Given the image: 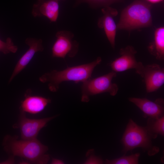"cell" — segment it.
<instances>
[{
  "mask_svg": "<svg viewBox=\"0 0 164 164\" xmlns=\"http://www.w3.org/2000/svg\"><path fill=\"white\" fill-rule=\"evenodd\" d=\"M4 149L12 155L23 158L29 163H47L50 157L46 154L47 146L42 144L36 138L31 140H18L16 136L7 135L3 141Z\"/></svg>",
  "mask_w": 164,
  "mask_h": 164,
  "instance_id": "1",
  "label": "cell"
},
{
  "mask_svg": "<svg viewBox=\"0 0 164 164\" xmlns=\"http://www.w3.org/2000/svg\"><path fill=\"white\" fill-rule=\"evenodd\" d=\"M101 61V57H98L90 63L68 67L62 70H53L42 75L39 80L42 83H48V88L50 91L56 92L63 82L72 81L77 84L83 83L91 78L94 69Z\"/></svg>",
  "mask_w": 164,
  "mask_h": 164,
  "instance_id": "2",
  "label": "cell"
},
{
  "mask_svg": "<svg viewBox=\"0 0 164 164\" xmlns=\"http://www.w3.org/2000/svg\"><path fill=\"white\" fill-rule=\"evenodd\" d=\"M152 24L150 5L135 1L121 12L117 29L131 30L149 27Z\"/></svg>",
  "mask_w": 164,
  "mask_h": 164,
  "instance_id": "3",
  "label": "cell"
},
{
  "mask_svg": "<svg viewBox=\"0 0 164 164\" xmlns=\"http://www.w3.org/2000/svg\"><path fill=\"white\" fill-rule=\"evenodd\" d=\"M152 138L146 127L140 126L130 119L121 140L123 151L125 154L128 151L141 147L149 155H154L159 152V149L152 145Z\"/></svg>",
  "mask_w": 164,
  "mask_h": 164,
  "instance_id": "4",
  "label": "cell"
},
{
  "mask_svg": "<svg viewBox=\"0 0 164 164\" xmlns=\"http://www.w3.org/2000/svg\"><path fill=\"white\" fill-rule=\"evenodd\" d=\"M116 76L117 73L112 71L98 77L91 78L83 82L81 89V101L88 102L91 96L104 93L115 96L118 87L116 84L112 82V80Z\"/></svg>",
  "mask_w": 164,
  "mask_h": 164,
  "instance_id": "5",
  "label": "cell"
},
{
  "mask_svg": "<svg viewBox=\"0 0 164 164\" xmlns=\"http://www.w3.org/2000/svg\"><path fill=\"white\" fill-rule=\"evenodd\" d=\"M137 51L132 46H128L120 49V57L110 64L112 71L116 73L134 69L136 73L142 76L145 66L141 62L137 61L135 54Z\"/></svg>",
  "mask_w": 164,
  "mask_h": 164,
  "instance_id": "6",
  "label": "cell"
},
{
  "mask_svg": "<svg viewBox=\"0 0 164 164\" xmlns=\"http://www.w3.org/2000/svg\"><path fill=\"white\" fill-rule=\"evenodd\" d=\"M56 36V39L52 49L53 57L64 59L67 56L73 57L76 55L79 44L73 39L74 35L72 32L67 31H59Z\"/></svg>",
  "mask_w": 164,
  "mask_h": 164,
  "instance_id": "7",
  "label": "cell"
},
{
  "mask_svg": "<svg viewBox=\"0 0 164 164\" xmlns=\"http://www.w3.org/2000/svg\"><path fill=\"white\" fill-rule=\"evenodd\" d=\"M55 116L41 119H31L26 117L21 111L19 122L22 139L31 140L36 138L40 130Z\"/></svg>",
  "mask_w": 164,
  "mask_h": 164,
  "instance_id": "8",
  "label": "cell"
},
{
  "mask_svg": "<svg viewBox=\"0 0 164 164\" xmlns=\"http://www.w3.org/2000/svg\"><path fill=\"white\" fill-rule=\"evenodd\" d=\"M141 77L144 79L146 92L156 91L164 84V68L156 63L147 65Z\"/></svg>",
  "mask_w": 164,
  "mask_h": 164,
  "instance_id": "9",
  "label": "cell"
},
{
  "mask_svg": "<svg viewBox=\"0 0 164 164\" xmlns=\"http://www.w3.org/2000/svg\"><path fill=\"white\" fill-rule=\"evenodd\" d=\"M128 100L142 111L144 118H157L164 116V100L162 98H158L152 101L146 98L130 97Z\"/></svg>",
  "mask_w": 164,
  "mask_h": 164,
  "instance_id": "10",
  "label": "cell"
},
{
  "mask_svg": "<svg viewBox=\"0 0 164 164\" xmlns=\"http://www.w3.org/2000/svg\"><path fill=\"white\" fill-rule=\"evenodd\" d=\"M25 43L29 46V49L21 56L16 64L9 79V83L26 67L36 52L42 51L44 50L42 40L41 39L27 38L25 40Z\"/></svg>",
  "mask_w": 164,
  "mask_h": 164,
  "instance_id": "11",
  "label": "cell"
},
{
  "mask_svg": "<svg viewBox=\"0 0 164 164\" xmlns=\"http://www.w3.org/2000/svg\"><path fill=\"white\" fill-rule=\"evenodd\" d=\"M102 11L103 15L99 19L98 26L104 29L112 47L114 49L117 27L113 17L117 15V11L108 6L103 9Z\"/></svg>",
  "mask_w": 164,
  "mask_h": 164,
  "instance_id": "12",
  "label": "cell"
},
{
  "mask_svg": "<svg viewBox=\"0 0 164 164\" xmlns=\"http://www.w3.org/2000/svg\"><path fill=\"white\" fill-rule=\"evenodd\" d=\"M59 5L55 0H38L34 4L32 12L34 17L44 16L51 22H56L58 18Z\"/></svg>",
  "mask_w": 164,
  "mask_h": 164,
  "instance_id": "13",
  "label": "cell"
},
{
  "mask_svg": "<svg viewBox=\"0 0 164 164\" xmlns=\"http://www.w3.org/2000/svg\"><path fill=\"white\" fill-rule=\"evenodd\" d=\"M51 101L50 99L39 96L27 95L21 102V111L36 114L43 111Z\"/></svg>",
  "mask_w": 164,
  "mask_h": 164,
  "instance_id": "14",
  "label": "cell"
},
{
  "mask_svg": "<svg viewBox=\"0 0 164 164\" xmlns=\"http://www.w3.org/2000/svg\"><path fill=\"white\" fill-rule=\"evenodd\" d=\"M149 52L159 60L164 59V27L156 29L154 32V41L148 47Z\"/></svg>",
  "mask_w": 164,
  "mask_h": 164,
  "instance_id": "15",
  "label": "cell"
},
{
  "mask_svg": "<svg viewBox=\"0 0 164 164\" xmlns=\"http://www.w3.org/2000/svg\"><path fill=\"white\" fill-rule=\"evenodd\" d=\"M152 138H155L159 135H164V117L157 118H149L145 126Z\"/></svg>",
  "mask_w": 164,
  "mask_h": 164,
  "instance_id": "16",
  "label": "cell"
},
{
  "mask_svg": "<svg viewBox=\"0 0 164 164\" xmlns=\"http://www.w3.org/2000/svg\"><path fill=\"white\" fill-rule=\"evenodd\" d=\"M140 156L139 153H137L130 155H124L112 160H106L105 163L108 164H137Z\"/></svg>",
  "mask_w": 164,
  "mask_h": 164,
  "instance_id": "17",
  "label": "cell"
},
{
  "mask_svg": "<svg viewBox=\"0 0 164 164\" xmlns=\"http://www.w3.org/2000/svg\"><path fill=\"white\" fill-rule=\"evenodd\" d=\"M18 49V47L14 44L10 38H8L5 42L0 39V51L3 53L7 54L11 52L15 53Z\"/></svg>",
  "mask_w": 164,
  "mask_h": 164,
  "instance_id": "18",
  "label": "cell"
},
{
  "mask_svg": "<svg viewBox=\"0 0 164 164\" xmlns=\"http://www.w3.org/2000/svg\"><path fill=\"white\" fill-rule=\"evenodd\" d=\"M79 2H86L97 6H108L113 3L112 0H79Z\"/></svg>",
  "mask_w": 164,
  "mask_h": 164,
  "instance_id": "19",
  "label": "cell"
},
{
  "mask_svg": "<svg viewBox=\"0 0 164 164\" xmlns=\"http://www.w3.org/2000/svg\"><path fill=\"white\" fill-rule=\"evenodd\" d=\"M86 163L90 164H102L103 162L100 158L95 155H93L90 157V159H88Z\"/></svg>",
  "mask_w": 164,
  "mask_h": 164,
  "instance_id": "20",
  "label": "cell"
},
{
  "mask_svg": "<svg viewBox=\"0 0 164 164\" xmlns=\"http://www.w3.org/2000/svg\"><path fill=\"white\" fill-rule=\"evenodd\" d=\"M51 163L52 164H62L64 163L62 160L56 159H53L51 161Z\"/></svg>",
  "mask_w": 164,
  "mask_h": 164,
  "instance_id": "21",
  "label": "cell"
},
{
  "mask_svg": "<svg viewBox=\"0 0 164 164\" xmlns=\"http://www.w3.org/2000/svg\"><path fill=\"white\" fill-rule=\"evenodd\" d=\"M149 2L152 3H156L162 1V0H148Z\"/></svg>",
  "mask_w": 164,
  "mask_h": 164,
  "instance_id": "22",
  "label": "cell"
},
{
  "mask_svg": "<svg viewBox=\"0 0 164 164\" xmlns=\"http://www.w3.org/2000/svg\"><path fill=\"white\" fill-rule=\"evenodd\" d=\"M120 0H112V1H113V2H116L117 1H119Z\"/></svg>",
  "mask_w": 164,
  "mask_h": 164,
  "instance_id": "23",
  "label": "cell"
},
{
  "mask_svg": "<svg viewBox=\"0 0 164 164\" xmlns=\"http://www.w3.org/2000/svg\"><path fill=\"white\" fill-rule=\"evenodd\" d=\"M56 0V1H58V0Z\"/></svg>",
  "mask_w": 164,
  "mask_h": 164,
  "instance_id": "24",
  "label": "cell"
}]
</instances>
